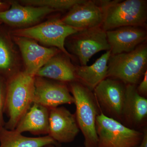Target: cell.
I'll return each instance as SVG.
<instances>
[{"mask_svg": "<svg viewBox=\"0 0 147 147\" xmlns=\"http://www.w3.org/2000/svg\"><path fill=\"white\" fill-rule=\"evenodd\" d=\"M35 77L24 70L6 79L5 113L9 118L5 125L6 129L14 130L33 104Z\"/></svg>", "mask_w": 147, "mask_h": 147, "instance_id": "cell-1", "label": "cell"}, {"mask_svg": "<svg viewBox=\"0 0 147 147\" xmlns=\"http://www.w3.org/2000/svg\"><path fill=\"white\" fill-rule=\"evenodd\" d=\"M99 2L103 12L100 27L105 32L129 26L146 28L147 1L105 0Z\"/></svg>", "mask_w": 147, "mask_h": 147, "instance_id": "cell-2", "label": "cell"}, {"mask_svg": "<svg viewBox=\"0 0 147 147\" xmlns=\"http://www.w3.org/2000/svg\"><path fill=\"white\" fill-rule=\"evenodd\" d=\"M68 84L74 99L76 108L75 117L84 137L85 147H97L98 139L96 120L101 113L93 92L78 82Z\"/></svg>", "mask_w": 147, "mask_h": 147, "instance_id": "cell-3", "label": "cell"}, {"mask_svg": "<svg viewBox=\"0 0 147 147\" xmlns=\"http://www.w3.org/2000/svg\"><path fill=\"white\" fill-rule=\"evenodd\" d=\"M147 67L146 42L129 53L111 55L108 61L107 77L118 79L125 85L137 86L147 71Z\"/></svg>", "mask_w": 147, "mask_h": 147, "instance_id": "cell-4", "label": "cell"}, {"mask_svg": "<svg viewBox=\"0 0 147 147\" xmlns=\"http://www.w3.org/2000/svg\"><path fill=\"white\" fill-rule=\"evenodd\" d=\"M79 30L65 24L61 18H56L30 28L15 30L12 33L14 36L27 38L56 47L71 58V55L66 49L65 41L68 36Z\"/></svg>", "mask_w": 147, "mask_h": 147, "instance_id": "cell-5", "label": "cell"}, {"mask_svg": "<svg viewBox=\"0 0 147 147\" xmlns=\"http://www.w3.org/2000/svg\"><path fill=\"white\" fill-rule=\"evenodd\" d=\"M97 147H136L141 143L143 131L131 129L102 113L96 120Z\"/></svg>", "mask_w": 147, "mask_h": 147, "instance_id": "cell-6", "label": "cell"}, {"mask_svg": "<svg viewBox=\"0 0 147 147\" xmlns=\"http://www.w3.org/2000/svg\"><path fill=\"white\" fill-rule=\"evenodd\" d=\"M93 92L101 113L121 123L126 85L118 79L107 77L96 87Z\"/></svg>", "mask_w": 147, "mask_h": 147, "instance_id": "cell-7", "label": "cell"}, {"mask_svg": "<svg viewBox=\"0 0 147 147\" xmlns=\"http://www.w3.org/2000/svg\"><path fill=\"white\" fill-rule=\"evenodd\" d=\"M68 37L67 47L78 58L80 65H86L96 53L110 50L106 32L100 27L81 30Z\"/></svg>", "mask_w": 147, "mask_h": 147, "instance_id": "cell-8", "label": "cell"}, {"mask_svg": "<svg viewBox=\"0 0 147 147\" xmlns=\"http://www.w3.org/2000/svg\"><path fill=\"white\" fill-rule=\"evenodd\" d=\"M33 103L51 109L63 104L74 103L67 84L36 76Z\"/></svg>", "mask_w": 147, "mask_h": 147, "instance_id": "cell-9", "label": "cell"}, {"mask_svg": "<svg viewBox=\"0 0 147 147\" xmlns=\"http://www.w3.org/2000/svg\"><path fill=\"white\" fill-rule=\"evenodd\" d=\"M137 86L126 85L121 123L131 129L142 131L147 127V99L138 94Z\"/></svg>", "mask_w": 147, "mask_h": 147, "instance_id": "cell-10", "label": "cell"}, {"mask_svg": "<svg viewBox=\"0 0 147 147\" xmlns=\"http://www.w3.org/2000/svg\"><path fill=\"white\" fill-rule=\"evenodd\" d=\"M103 12L99 1L84 0L61 18L63 23L79 30L101 27Z\"/></svg>", "mask_w": 147, "mask_h": 147, "instance_id": "cell-11", "label": "cell"}, {"mask_svg": "<svg viewBox=\"0 0 147 147\" xmlns=\"http://www.w3.org/2000/svg\"><path fill=\"white\" fill-rule=\"evenodd\" d=\"M79 131L75 114L63 107L50 109L48 135L58 144L73 142Z\"/></svg>", "mask_w": 147, "mask_h": 147, "instance_id": "cell-12", "label": "cell"}, {"mask_svg": "<svg viewBox=\"0 0 147 147\" xmlns=\"http://www.w3.org/2000/svg\"><path fill=\"white\" fill-rule=\"evenodd\" d=\"M146 29L142 27L129 26L106 32L111 55L129 53L146 42Z\"/></svg>", "mask_w": 147, "mask_h": 147, "instance_id": "cell-13", "label": "cell"}, {"mask_svg": "<svg viewBox=\"0 0 147 147\" xmlns=\"http://www.w3.org/2000/svg\"><path fill=\"white\" fill-rule=\"evenodd\" d=\"M25 64V71L35 76L37 71L51 58L61 53L56 47L47 48L38 44L34 40L21 36H14Z\"/></svg>", "mask_w": 147, "mask_h": 147, "instance_id": "cell-14", "label": "cell"}, {"mask_svg": "<svg viewBox=\"0 0 147 147\" xmlns=\"http://www.w3.org/2000/svg\"><path fill=\"white\" fill-rule=\"evenodd\" d=\"M7 10L0 11V21L14 26H24L35 24L46 15L56 11L47 7L21 5L12 3Z\"/></svg>", "mask_w": 147, "mask_h": 147, "instance_id": "cell-15", "label": "cell"}, {"mask_svg": "<svg viewBox=\"0 0 147 147\" xmlns=\"http://www.w3.org/2000/svg\"><path fill=\"white\" fill-rule=\"evenodd\" d=\"M59 53L47 61L37 71L35 76L67 84L78 82L75 66L72 64L67 58L69 57L60 55Z\"/></svg>", "mask_w": 147, "mask_h": 147, "instance_id": "cell-16", "label": "cell"}, {"mask_svg": "<svg viewBox=\"0 0 147 147\" xmlns=\"http://www.w3.org/2000/svg\"><path fill=\"white\" fill-rule=\"evenodd\" d=\"M50 110L45 106L33 103L14 130L21 134L29 131L35 135H48Z\"/></svg>", "mask_w": 147, "mask_h": 147, "instance_id": "cell-17", "label": "cell"}, {"mask_svg": "<svg viewBox=\"0 0 147 147\" xmlns=\"http://www.w3.org/2000/svg\"><path fill=\"white\" fill-rule=\"evenodd\" d=\"M110 56L111 52L108 50L91 65L75 66L78 82L93 92L96 87L107 77L108 63Z\"/></svg>", "mask_w": 147, "mask_h": 147, "instance_id": "cell-18", "label": "cell"}, {"mask_svg": "<svg viewBox=\"0 0 147 147\" xmlns=\"http://www.w3.org/2000/svg\"><path fill=\"white\" fill-rule=\"evenodd\" d=\"M0 147H43L53 145L58 147L60 144L48 135L44 137H25L15 130L4 127L0 131Z\"/></svg>", "mask_w": 147, "mask_h": 147, "instance_id": "cell-19", "label": "cell"}, {"mask_svg": "<svg viewBox=\"0 0 147 147\" xmlns=\"http://www.w3.org/2000/svg\"><path fill=\"white\" fill-rule=\"evenodd\" d=\"M14 63L13 48L8 37L0 32V75L7 79L17 73Z\"/></svg>", "mask_w": 147, "mask_h": 147, "instance_id": "cell-20", "label": "cell"}, {"mask_svg": "<svg viewBox=\"0 0 147 147\" xmlns=\"http://www.w3.org/2000/svg\"><path fill=\"white\" fill-rule=\"evenodd\" d=\"M84 0H24L21 3L26 5L47 7L55 11L70 10Z\"/></svg>", "mask_w": 147, "mask_h": 147, "instance_id": "cell-21", "label": "cell"}, {"mask_svg": "<svg viewBox=\"0 0 147 147\" xmlns=\"http://www.w3.org/2000/svg\"><path fill=\"white\" fill-rule=\"evenodd\" d=\"M6 96V79L0 75V131L4 127L3 115L5 110Z\"/></svg>", "mask_w": 147, "mask_h": 147, "instance_id": "cell-22", "label": "cell"}, {"mask_svg": "<svg viewBox=\"0 0 147 147\" xmlns=\"http://www.w3.org/2000/svg\"><path fill=\"white\" fill-rule=\"evenodd\" d=\"M137 91L140 96L143 97H147V70L144 74L142 81L137 86Z\"/></svg>", "mask_w": 147, "mask_h": 147, "instance_id": "cell-23", "label": "cell"}, {"mask_svg": "<svg viewBox=\"0 0 147 147\" xmlns=\"http://www.w3.org/2000/svg\"><path fill=\"white\" fill-rule=\"evenodd\" d=\"M143 137L141 143L136 147H147V127L143 130Z\"/></svg>", "mask_w": 147, "mask_h": 147, "instance_id": "cell-24", "label": "cell"}, {"mask_svg": "<svg viewBox=\"0 0 147 147\" xmlns=\"http://www.w3.org/2000/svg\"><path fill=\"white\" fill-rule=\"evenodd\" d=\"M8 5V4L7 2L0 1V11L7 10Z\"/></svg>", "mask_w": 147, "mask_h": 147, "instance_id": "cell-25", "label": "cell"}, {"mask_svg": "<svg viewBox=\"0 0 147 147\" xmlns=\"http://www.w3.org/2000/svg\"><path fill=\"white\" fill-rule=\"evenodd\" d=\"M43 147H55V146H54L53 145H47V146H45Z\"/></svg>", "mask_w": 147, "mask_h": 147, "instance_id": "cell-26", "label": "cell"}, {"mask_svg": "<svg viewBox=\"0 0 147 147\" xmlns=\"http://www.w3.org/2000/svg\"><path fill=\"white\" fill-rule=\"evenodd\" d=\"M1 24H2L1 22V21H0V25H1Z\"/></svg>", "mask_w": 147, "mask_h": 147, "instance_id": "cell-27", "label": "cell"}]
</instances>
